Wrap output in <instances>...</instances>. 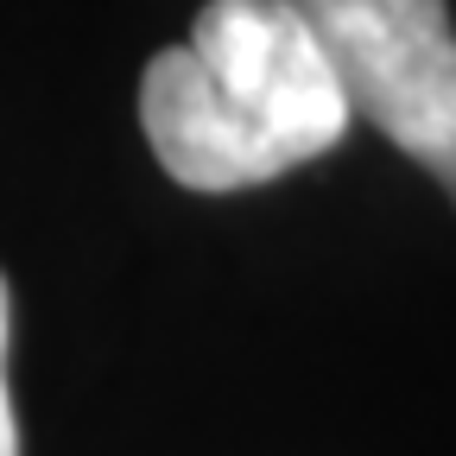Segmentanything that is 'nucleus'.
Here are the masks:
<instances>
[{"label":"nucleus","mask_w":456,"mask_h":456,"mask_svg":"<svg viewBox=\"0 0 456 456\" xmlns=\"http://www.w3.org/2000/svg\"><path fill=\"white\" fill-rule=\"evenodd\" d=\"M355 108L292 0H209L140 77V127L184 191H254L323 159Z\"/></svg>","instance_id":"nucleus-1"},{"label":"nucleus","mask_w":456,"mask_h":456,"mask_svg":"<svg viewBox=\"0 0 456 456\" xmlns=\"http://www.w3.org/2000/svg\"><path fill=\"white\" fill-rule=\"evenodd\" d=\"M323 32L355 121L380 127L456 197V26L450 0H292Z\"/></svg>","instance_id":"nucleus-2"},{"label":"nucleus","mask_w":456,"mask_h":456,"mask_svg":"<svg viewBox=\"0 0 456 456\" xmlns=\"http://www.w3.org/2000/svg\"><path fill=\"white\" fill-rule=\"evenodd\" d=\"M0 456H20V425L7 399V279H0Z\"/></svg>","instance_id":"nucleus-3"}]
</instances>
